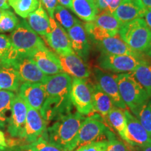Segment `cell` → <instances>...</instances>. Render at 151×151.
<instances>
[{
	"label": "cell",
	"instance_id": "19",
	"mask_svg": "<svg viewBox=\"0 0 151 151\" xmlns=\"http://www.w3.org/2000/svg\"><path fill=\"white\" fill-rule=\"evenodd\" d=\"M28 106L40 112L46 99V92L42 83H22L18 94Z\"/></svg>",
	"mask_w": 151,
	"mask_h": 151
},
{
	"label": "cell",
	"instance_id": "11",
	"mask_svg": "<svg viewBox=\"0 0 151 151\" xmlns=\"http://www.w3.org/2000/svg\"><path fill=\"white\" fill-rule=\"evenodd\" d=\"M124 112L127 120L128 144L141 148L151 146V137L139 119L128 109L124 110Z\"/></svg>",
	"mask_w": 151,
	"mask_h": 151
},
{
	"label": "cell",
	"instance_id": "31",
	"mask_svg": "<svg viewBox=\"0 0 151 151\" xmlns=\"http://www.w3.org/2000/svg\"><path fill=\"white\" fill-rule=\"evenodd\" d=\"M84 28L86 29L87 35L90 38L94 43L100 41L106 38L115 37L118 35L116 33H113L112 32H109L108 30H106L101 27H99L97 24H95L93 22H86L84 24Z\"/></svg>",
	"mask_w": 151,
	"mask_h": 151
},
{
	"label": "cell",
	"instance_id": "23",
	"mask_svg": "<svg viewBox=\"0 0 151 151\" xmlns=\"http://www.w3.org/2000/svg\"><path fill=\"white\" fill-rule=\"evenodd\" d=\"M71 11L86 22H93L99 14L95 0H72Z\"/></svg>",
	"mask_w": 151,
	"mask_h": 151
},
{
	"label": "cell",
	"instance_id": "49",
	"mask_svg": "<svg viewBox=\"0 0 151 151\" xmlns=\"http://www.w3.org/2000/svg\"><path fill=\"white\" fill-rule=\"evenodd\" d=\"M150 137H151V135H150Z\"/></svg>",
	"mask_w": 151,
	"mask_h": 151
},
{
	"label": "cell",
	"instance_id": "22",
	"mask_svg": "<svg viewBox=\"0 0 151 151\" xmlns=\"http://www.w3.org/2000/svg\"><path fill=\"white\" fill-rule=\"evenodd\" d=\"M22 83L20 75L14 67L0 64V90L18 92Z\"/></svg>",
	"mask_w": 151,
	"mask_h": 151
},
{
	"label": "cell",
	"instance_id": "46",
	"mask_svg": "<svg viewBox=\"0 0 151 151\" xmlns=\"http://www.w3.org/2000/svg\"><path fill=\"white\" fill-rule=\"evenodd\" d=\"M146 54L149 57V58H151V46H150V48L148 49V51L146 52Z\"/></svg>",
	"mask_w": 151,
	"mask_h": 151
},
{
	"label": "cell",
	"instance_id": "5",
	"mask_svg": "<svg viewBox=\"0 0 151 151\" xmlns=\"http://www.w3.org/2000/svg\"><path fill=\"white\" fill-rule=\"evenodd\" d=\"M118 35L130 48L141 53H146L151 46V30L143 18L122 24Z\"/></svg>",
	"mask_w": 151,
	"mask_h": 151
},
{
	"label": "cell",
	"instance_id": "48",
	"mask_svg": "<svg viewBox=\"0 0 151 151\" xmlns=\"http://www.w3.org/2000/svg\"><path fill=\"white\" fill-rule=\"evenodd\" d=\"M3 11H4V10H2V9H0V18H1V15H2V13H3Z\"/></svg>",
	"mask_w": 151,
	"mask_h": 151
},
{
	"label": "cell",
	"instance_id": "37",
	"mask_svg": "<svg viewBox=\"0 0 151 151\" xmlns=\"http://www.w3.org/2000/svg\"><path fill=\"white\" fill-rule=\"evenodd\" d=\"M11 49V42L10 37L4 34H0V61L8 55Z\"/></svg>",
	"mask_w": 151,
	"mask_h": 151
},
{
	"label": "cell",
	"instance_id": "6",
	"mask_svg": "<svg viewBox=\"0 0 151 151\" xmlns=\"http://www.w3.org/2000/svg\"><path fill=\"white\" fill-rule=\"evenodd\" d=\"M116 139L113 132L106 124V120L96 113L85 118L78 136L77 148L92 142L106 141Z\"/></svg>",
	"mask_w": 151,
	"mask_h": 151
},
{
	"label": "cell",
	"instance_id": "13",
	"mask_svg": "<svg viewBox=\"0 0 151 151\" xmlns=\"http://www.w3.org/2000/svg\"><path fill=\"white\" fill-rule=\"evenodd\" d=\"M46 121L40 113L27 105L25 127L21 139L27 143L33 142L41 137L46 139Z\"/></svg>",
	"mask_w": 151,
	"mask_h": 151
},
{
	"label": "cell",
	"instance_id": "7",
	"mask_svg": "<svg viewBox=\"0 0 151 151\" xmlns=\"http://www.w3.org/2000/svg\"><path fill=\"white\" fill-rule=\"evenodd\" d=\"M145 60L144 57L101 53L97 59V64L104 71L114 73H126L134 71Z\"/></svg>",
	"mask_w": 151,
	"mask_h": 151
},
{
	"label": "cell",
	"instance_id": "47",
	"mask_svg": "<svg viewBox=\"0 0 151 151\" xmlns=\"http://www.w3.org/2000/svg\"><path fill=\"white\" fill-rule=\"evenodd\" d=\"M6 147H3L0 146V151H6Z\"/></svg>",
	"mask_w": 151,
	"mask_h": 151
},
{
	"label": "cell",
	"instance_id": "21",
	"mask_svg": "<svg viewBox=\"0 0 151 151\" xmlns=\"http://www.w3.org/2000/svg\"><path fill=\"white\" fill-rule=\"evenodd\" d=\"M26 21L29 27L41 37H46L50 29V17L43 9L41 1L37 10L28 16Z\"/></svg>",
	"mask_w": 151,
	"mask_h": 151
},
{
	"label": "cell",
	"instance_id": "18",
	"mask_svg": "<svg viewBox=\"0 0 151 151\" xmlns=\"http://www.w3.org/2000/svg\"><path fill=\"white\" fill-rule=\"evenodd\" d=\"M146 7L141 0H122L113 13L122 24L137 18H143Z\"/></svg>",
	"mask_w": 151,
	"mask_h": 151
},
{
	"label": "cell",
	"instance_id": "30",
	"mask_svg": "<svg viewBox=\"0 0 151 151\" xmlns=\"http://www.w3.org/2000/svg\"><path fill=\"white\" fill-rule=\"evenodd\" d=\"M54 19L66 31L75 25L79 20L67 8L58 4L54 11Z\"/></svg>",
	"mask_w": 151,
	"mask_h": 151
},
{
	"label": "cell",
	"instance_id": "9",
	"mask_svg": "<svg viewBox=\"0 0 151 151\" xmlns=\"http://www.w3.org/2000/svg\"><path fill=\"white\" fill-rule=\"evenodd\" d=\"M94 75L97 84L110 97L114 106L122 110L127 109L120 96L118 83V73H111L99 67L94 68Z\"/></svg>",
	"mask_w": 151,
	"mask_h": 151
},
{
	"label": "cell",
	"instance_id": "1",
	"mask_svg": "<svg viewBox=\"0 0 151 151\" xmlns=\"http://www.w3.org/2000/svg\"><path fill=\"white\" fill-rule=\"evenodd\" d=\"M71 83V76L62 72L48 76L42 83L46 97L39 113L46 122L55 121L72 113L73 106L70 96Z\"/></svg>",
	"mask_w": 151,
	"mask_h": 151
},
{
	"label": "cell",
	"instance_id": "16",
	"mask_svg": "<svg viewBox=\"0 0 151 151\" xmlns=\"http://www.w3.org/2000/svg\"><path fill=\"white\" fill-rule=\"evenodd\" d=\"M62 70L73 78L86 79L89 78L91 71L86 62L74 52L65 55H58Z\"/></svg>",
	"mask_w": 151,
	"mask_h": 151
},
{
	"label": "cell",
	"instance_id": "2",
	"mask_svg": "<svg viewBox=\"0 0 151 151\" xmlns=\"http://www.w3.org/2000/svg\"><path fill=\"white\" fill-rule=\"evenodd\" d=\"M84 120V116L78 112L61 117L47 127L46 139L62 150H74L77 148L78 132Z\"/></svg>",
	"mask_w": 151,
	"mask_h": 151
},
{
	"label": "cell",
	"instance_id": "25",
	"mask_svg": "<svg viewBox=\"0 0 151 151\" xmlns=\"http://www.w3.org/2000/svg\"><path fill=\"white\" fill-rule=\"evenodd\" d=\"M106 120L116 131L122 140L128 143L127 137V120L124 111L113 106L106 118Z\"/></svg>",
	"mask_w": 151,
	"mask_h": 151
},
{
	"label": "cell",
	"instance_id": "20",
	"mask_svg": "<svg viewBox=\"0 0 151 151\" xmlns=\"http://www.w3.org/2000/svg\"><path fill=\"white\" fill-rule=\"evenodd\" d=\"M101 53L110 55H127L137 57H143V54L132 49L118 35L103 39L94 43Z\"/></svg>",
	"mask_w": 151,
	"mask_h": 151
},
{
	"label": "cell",
	"instance_id": "42",
	"mask_svg": "<svg viewBox=\"0 0 151 151\" xmlns=\"http://www.w3.org/2000/svg\"><path fill=\"white\" fill-rule=\"evenodd\" d=\"M0 146L3 147H7L6 140L4 136V134L0 130Z\"/></svg>",
	"mask_w": 151,
	"mask_h": 151
},
{
	"label": "cell",
	"instance_id": "4",
	"mask_svg": "<svg viewBox=\"0 0 151 151\" xmlns=\"http://www.w3.org/2000/svg\"><path fill=\"white\" fill-rule=\"evenodd\" d=\"M118 83L122 100L134 116L150 99L146 90L131 73H118Z\"/></svg>",
	"mask_w": 151,
	"mask_h": 151
},
{
	"label": "cell",
	"instance_id": "32",
	"mask_svg": "<svg viewBox=\"0 0 151 151\" xmlns=\"http://www.w3.org/2000/svg\"><path fill=\"white\" fill-rule=\"evenodd\" d=\"M20 20L13 11L4 10L0 18V33L12 32L18 27Z\"/></svg>",
	"mask_w": 151,
	"mask_h": 151
},
{
	"label": "cell",
	"instance_id": "35",
	"mask_svg": "<svg viewBox=\"0 0 151 151\" xmlns=\"http://www.w3.org/2000/svg\"><path fill=\"white\" fill-rule=\"evenodd\" d=\"M122 1V0H95V4L99 13L106 11L113 14Z\"/></svg>",
	"mask_w": 151,
	"mask_h": 151
},
{
	"label": "cell",
	"instance_id": "44",
	"mask_svg": "<svg viewBox=\"0 0 151 151\" xmlns=\"http://www.w3.org/2000/svg\"><path fill=\"white\" fill-rule=\"evenodd\" d=\"M146 8L151 9V0H141Z\"/></svg>",
	"mask_w": 151,
	"mask_h": 151
},
{
	"label": "cell",
	"instance_id": "12",
	"mask_svg": "<svg viewBox=\"0 0 151 151\" xmlns=\"http://www.w3.org/2000/svg\"><path fill=\"white\" fill-rule=\"evenodd\" d=\"M50 29L45 37V41L58 55L73 52L67 32L54 18H50Z\"/></svg>",
	"mask_w": 151,
	"mask_h": 151
},
{
	"label": "cell",
	"instance_id": "24",
	"mask_svg": "<svg viewBox=\"0 0 151 151\" xmlns=\"http://www.w3.org/2000/svg\"><path fill=\"white\" fill-rule=\"evenodd\" d=\"M92 91L94 111L106 118L114 106L112 101L97 83L92 85Z\"/></svg>",
	"mask_w": 151,
	"mask_h": 151
},
{
	"label": "cell",
	"instance_id": "34",
	"mask_svg": "<svg viewBox=\"0 0 151 151\" xmlns=\"http://www.w3.org/2000/svg\"><path fill=\"white\" fill-rule=\"evenodd\" d=\"M141 124L151 135V99L140 109L137 116Z\"/></svg>",
	"mask_w": 151,
	"mask_h": 151
},
{
	"label": "cell",
	"instance_id": "8",
	"mask_svg": "<svg viewBox=\"0 0 151 151\" xmlns=\"http://www.w3.org/2000/svg\"><path fill=\"white\" fill-rule=\"evenodd\" d=\"M70 96L77 112L83 116H88L94 112L92 85L86 79L73 78Z\"/></svg>",
	"mask_w": 151,
	"mask_h": 151
},
{
	"label": "cell",
	"instance_id": "33",
	"mask_svg": "<svg viewBox=\"0 0 151 151\" xmlns=\"http://www.w3.org/2000/svg\"><path fill=\"white\" fill-rule=\"evenodd\" d=\"M21 148L28 151H64L54 146L43 137L39 138L26 146H22Z\"/></svg>",
	"mask_w": 151,
	"mask_h": 151
},
{
	"label": "cell",
	"instance_id": "26",
	"mask_svg": "<svg viewBox=\"0 0 151 151\" xmlns=\"http://www.w3.org/2000/svg\"><path fill=\"white\" fill-rule=\"evenodd\" d=\"M15 96L13 92L0 90V127L4 128L8 125Z\"/></svg>",
	"mask_w": 151,
	"mask_h": 151
},
{
	"label": "cell",
	"instance_id": "38",
	"mask_svg": "<svg viewBox=\"0 0 151 151\" xmlns=\"http://www.w3.org/2000/svg\"><path fill=\"white\" fill-rule=\"evenodd\" d=\"M106 151H132L122 141L116 139L108 141Z\"/></svg>",
	"mask_w": 151,
	"mask_h": 151
},
{
	"label": "cell",
	"instance_id": "27",
	"mask_svg": "<svg viewBox=\"0 0 151 151\" xmlns=\"http://www.w3.org/2000/svg\"><path fill=\"white\" fill-rule=\"evenodd\" d=\"M131 74L146 90L151 99V60H145Z\"/></svg>",
	"mask_w": 151,
	"mask_h": 151
},
{
	"label": "cell",
	"instance_id": "17",
	"mask_svg": "<svg viewBox=\"0 0 151 151\" xmlns=\"http://www.w3.org/2000/svg\"><path fill=\"white\" fill-rule=\"evenodd\" d=\"M67 32L73 52L85 62L88 61L90 55V46L88 41V36L83 24L78 21Z\"/></svg>",
	"mask_w": 151,
	"mask_h": 151
},
{
	"label": "cell",
	"instance_id": "41",
	"mask_svg": "<svg viewBox=\"0 0 151 151\" xmlns=\"http://www.w3.org/2000/svg\"><path fill=\"white\" fill-rule=\"evenodd\" d=\"M58 3H59V4L65 6V8L71 10V3H72V0H58Z\"/></svg>",
	"mask_w": 151,
	"mask_h": 151
},
{
	"label": "cell",
	"instance_id": "40",
	"mask_svg": "<svg viewBox=\"0 0 151 151\" xmlns=\"http://www.w3.org/2000/svg\"><path fill=\"white\" fill-rule=\"evenodd\" d=\"M143 19L146 21V23L148 25L149 29L151 30V9H146V13H145V16L143 17Z\"/></svg>",
	"mask_w": 151,
	"mask_h": 151
},
{
	"label": "cell",
	"instance_id": "10",
	"mask_svg": "<svg viewBox=\"0 0 151 151\" xmlns=\"http://www.w3.org/2000/svg\"><path fill=\"white\" fill-rule=\"evenodd\" d=\"M0 64L9 65L14 67L18 71L23 83H43L48 76L41 71L29 57L18 58L11 61L0 62Z\"/></svg>",
	"mask_w": 151,
	"mask_h": 151
},
{
	"label": "cell",
	"instance_id": "14",
	"mask_svg": "<svg viewBox=\"0 0 151 151\" xmlns=\"http://www.w3.org/2000/svg\"><path fill=\"white\" fill-rule=\"evenodd\" d=\"M27 115V105L18 94L15 96L12 112L7 125V131L14 138L21 139L25 127Z\"/></svg>",
	"mask_w": 151,
	"mask_h": 151
},
{
	"label": "cell",
	"instance_id": "28",
	"mask_svg": "<svg viewBox=\"0 0 151 151\" xmlns=\"http://www.w3.org/2000/svg\"><path fill=\"white\" fill-rule=\"evenodd\" d=\"M8 3L17 15L26 19L31 13L37 10L40 0H8Z\"/></svg>",
	"mask_w": 151,
	"mask_h": 151
},
{
	"label": "cell",
	"instance_id": "43",
	"mask_svg": "<svg viewBox=\"0 0 151 151\" xmlns=\"http://www.w3.org/2000/svg\"><path fill=\"white\" fill-rule=\"evenodd\" d=\"M10 6H9L8 0H0V9L2 10H6V9H9Z\"/></svg>",
	"mask_w": 151,
	"mask_h": 151
},
{
	"label": "cell",
	"instance_id": "29",
	"mask_svg": "<svg viewBox=\"0 0 151 151\" xmlns=\"http://www.w3.org/2000/svg\"><path fill=\"white\" fill-rule=\"evenodd\" d=\"M93 22L99 27L117 35H118L119 29L122 25L120 21L117 20L112 14L106 11L99 12Z\"/></svg>",
	"mask_w": 151,
	"mask_h": 151
},
{
	"label": "cell",
	"instance_id": "36",
	"mask_svg": "<svg viewBox=\"0 0 151 151\" xmlns=\"http://www.w3.org/2000/svg\"><path fill=\"white\" fill-rule=\"evenodd\" d=\"M108 141L92 142L80 146L73 151H106Z\"/></svg>",
	"mask_w": 151,
	"mask_h": 151
},
{
	"label": "cell",
	"instance_id": "3",
	"mask_svg": "<svg viewBox=\"0 0 151 151\" xmlns=\"http://www.w3.org/2000/svg\"><path fill=\"white\" fill-rule=\"evenodd\" d=\"M11 49L4 59L0 62H8L18 58L29 57L38 48L46 46L37 33L29 27L26 20L20 23L10 35Z\"/></svg>",
	"mask_w": 151,
	"mask_h": 151
},
{
	"label": "cell",
	"instance_id": "45",
	"mask_svg": "<svg viewBox=\"0 0 151 151\" xmlns=\"http://www.w3.org/2000/svg\"><path fill=\"white\" fill-rule=\"evenodd\" d=\"M141 149H142V151H151V146L145 147V148Z\"/></svg>",
	"mask_w": 151,
	"mask_h": 151
},
{
	"label": "cell",
	"instance_id": "39",
	"mask_svg": "<svg viewBox=\"0 0 151 151\" xmlns=\"http://www.w3.org/2000/svg\"><path fill=\"white\" fill-rule=\"evenodd\" d=\"M42 4L48 12L50 18H54V11L58 4V0H40Z\"/></svg>",
	"mask_w": 151,
	"mask_h": 151
},
{
	"label": "cell",
	"instance_id": "15",
	"mask_svg": "<svg viewBox=\"0 0 151 151\" xmlns=\"http://www.w3.org/2000/svg\"><path fill=\"white\" fill-rule=\"evenodd\" d=\"M29 58L35 62L37 67L47 76L55 75L63 72L58 55L46 46L38 48Z\"/></svg>",
	"mask_w": 151,
	"mask_h": 151
}]
</instances>
